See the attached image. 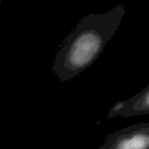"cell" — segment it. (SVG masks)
<instances>
[{
  "label": "cell",
  "mask_w": 149,
  "mask_h": 149,
  "mask_svg": "<svg viewBox=\"0 0 149 149\" xmlns=\"http://www.w3.org/2000/svg\"><path fill=\"white\" fill-rule=\"evenodd\" d=\"M125 15V6L118 4L107 13L84 17L62 42L53 74L61 82H68L90 68L116 35Z\"/></svg>",
  "instance_id": "obj_1"
},
{
  "label": "cell",
  "mask_w": 149,
  "mask_h": 149,
  "mask_svg": "<svg viewBox=\"0 0 149 149\" xmlns=\"http://www.w3.org/2000/svg\"><path fill=\"white\" fill-rule=\"evenodd\" d=\"M98 149H149V123H138L107 135Z\"/></svg>",
  "instance_id": "obj_2"
},
{
  "label": "cell",
  "mask_w": 149,
  "mask_h": 149,
  "mask_svg": "<svg viewBox=\"0 0 149 149\" xmlns=\"http://www.w3.org/2000/svg\"><path fill=\"white\" fill-rule=\"evenodd\" d=\"M149 113V87H145L130 99L125 100L124 109L120 116H143Z\"/></svg>",
  "instance_id": "obj_3"
}]
</instances>
